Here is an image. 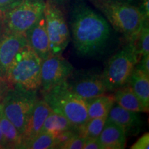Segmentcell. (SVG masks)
Instances as JSON below:
<instances>
[{
  "instance_id": "1",
  "label": "cell",
  "mask_w": 149,
  "mask_h": 149,
  "mask_svg": "<svg viewBox=\"0 0 149 149\" xmlns=\"http://www.w3.org/2000/svg\"><path fill=\"white\" fill-rule=\"evenodd\" d=\"M70 26L74 48L81 57L98 58L105 55L113 44L109 23L84 0L72 3Z\"/></svg>"
},
{
  "instance_id": "2",
  "label": "cell",
  "mask_w": 149,
  "mask_h": 149,
  "mask_svg": "<svg viewBox=\"0 0 149 149\" xmlns=\"http://www.w3.org/2000/svg\"><path fill=\"white\" fill-rule=\"evenodd\" d=\"M105 16L117 32L135 42L147 19L137 6L117 0H87Z\"/></svg>"
},
{
  "instance_id": "3",
  "label": "cell",
  "mask_w": 149,
  "mask_h": 149,
  "mask_svg": "<svg viewBox=\"0 0 149 149\" xmlns=\"http://www.w3.org/2000/svg\"><path fill=\"white\" fill-rule=\"evenodd\" d=\"M127 43L111 56L102 72V77L107 93L128 84L132 72L140 59L135 42Z\"/></svg>"
},
{
  "instance_id": "4",
  "label": "cell",
  "mask_w": 149,
  "mask_h": 149,
  "mask_svg": "<svg viewBox=\"0 0 149 149\" xmlns=\"http://www.w3.org/2000/svg\"><path fill=\"white\" fill-rule=\"evenodd\" d=\"M37 91L29 90L19 85H8L1 104L6 117L22 136L38 100Z\"/></svg>"
},
{
  "instance_id": "5",
  "label": "cell",
  "mask_w": 149,
  "mask_h": 149,
  "mask_svg": "<svg viewBox=\"0 0 149 149\" xmlns=\"http://www.w3.org/2000/svg\"><path fill=\"white\" fill-rule=\"evenodd\" d=\"M42 94L52 111L64 116L77 128L88 120L86 101L72 93L65 82Z\"/></svg>"
},
{
  "instance_id": "6",
  "label": "cell",
  "mask_w": 149,
  "mask_h": 149,
  "mask_svg": "<svg viewBox=\"0 0 149 149\" xmlns=\"http://www.w3.org/2000/svg\"><path fill=\"white\" fill-rule=\"evenodd\" d=\"M42 59L26 45L17 54L9 66L4 81L8 85H19L29 90L41 87Z\"/></svg>"
},
{
  "instance_id": "7",
  "label": "cell",
  "mask_w": 149,
  "mask_h": 149,
  "mask_svg": "<svg viewBox=\"0 0 149 149\" xmlns=\"http://www.w3.org/2000/svg\"><path fill=\"white\" fill-rule=\"evenodd\" d=\"M44 0H21L3 12L5 31L25 34L44 15Z\"/></svg>"
},
{
  "instance_id": "8",
  "label": "cell",
  "mask_w": 149,
  "mask_h": 149,
  "mask_svg": "<svg viewBox=\"0 0 149 149\" xmlns=\"http://www.w3.org/2000/svg\"><path fill=\"white\" fill-rule=\"evenodd\" d=\"M44 15L51 55H62L70 39L69 29L64 15L58 5L51 0H46Z\"/></svg>"
},
{
  "instance_id": "9",
  "label": "cell",
  "mask_w": 149,
  "mask_h": 149,
  "mask_svg": "<svg viewBox=\"0 0 149 149\" xmlns=\"http://www.w3.org/2000/svg\"><path fill=\"white\" fill-rule=\"evenodd\" d=\"M65 83L72 93L86 101L107 93L102 74L96 70L74 69Z\"/></svg>"
},
{
  "instance_id": "10",
  "label": "cell",
  "mask_w": 149,
  "mask_h": 149,
  "mask_svg": "<svg viewBox=\"0 0 149 149\" xmlns=\"http://www.w3.org/2000/svg\"><path fill=\"white\" fill-rule=\"evenodd\" d=\"M74 69L72 65L61 55H51L42 60L40 90L46 92L65 82Z\"/></svg>"
},
{
  "instance_id": "11",
  "label": "cell",
  "mask_w": 149,
  "mask_h": 149,
  "mask_svg": "<svg viewBox=\"0 0 149 149\" xmlns=\"http://www.w3.org/2000/svg\"><path fill=\"white\" fill-rule=\"evenodd\" d=\"M26 45L25 34L4 31L0 35V80L4 81L16 55Z\"/></svg>"
},
{
  "instance_id": "12",
  "label": "cell",
  "mask_w": 149,
  "mask_h": 149,
  "mask_svg": "<svg viewBox=\"0 0 149 149\" xmlns=\"http://www.w3.org/2000/svg\"><path fill=\"white\" fill-rule=\"evenodd\" d=\"M107 119L120 126L126 137L137 135L141 130L142 121L139 113L126 110L115 102L110 110Z\"/></svg>"
},
{
  "instance_id": "13",
  "label": "cell",
  "mask_w": 149,
  "mask_h": 149,
  "mask_svg": "<svg viewBox=\"0 0 149 149\" xmlns=\"http://www.w3.org/2000/svg\"><path fill=\"white\" fill-rule=\"evenodd\" d=\"M25 35L28 46L32 48L42 61L51 56L49 37L44 15L28 30Z\"/></svg>"
},
{
  "instance_id": "14",
  "label": "cell",
  "mask_w": 149,
  "mask_h": 149,
  "mask_svg": "<svg viewBox=\"0 0 149 149\" xmlns=\"http://www.w3.org/2000/svg\"><path fill=\"white\" fill-rule=\"evenodd\" d=\"M51 111L52 109L44 99L39 98L37 100L24 133L22 134V144L40 133L46 119Z\"/></svg>"
},
{
  "instance_id": "15",
  "label": "cell",
  "mask_w": 149,
  "mask_h": 149,
  "mask_svg": "<svg viewBox=\"0 0 149 149\" xmlns=\"http://www.w3.org/2000/svg\"><path fill=\"white\" fill-rule=\"evenodd\" d=\"M126 136L122 128L107 119L103 130L98 137L103 149H124L126 145Z\"/></svg>"
},
{
  "instance_id": "16",
  "label": "cell",
  "mask_w": 149,
  "mask_h": 149,
  "mask_svg": "<svg viewBox=\"0 0 149 149\" xmlns=\"http://www.w3.org/2000/svg\"><path fill=\"white\" fill-rule=\"evenodd\" d=\"M113 95L115 103L124 109L139 113L148 112L128 84L115 91Z\"/></svg>"
},
{
  "instance_id": "17",
  "label": "cell",
  "mask_w": 149,
  "mask_h": 149,
  "mask_svg": "<svg viewBox=\"0 0 149 149\" xmlns=\"http://www.w3.org/2000/svg\"><path fill=\"white\" fill-rule=\"evenodd\" d=\"M128 84L138 97L145 109L149 108V74L135 68Z\"/></svg>"
},
{
  "instance_id": "18",
  "label": "cell",
  "mask_w": 149,
  "mask_h": 149,
  "mask_svg": "<svg viewBox=\"0 0 149 149\" xmlns=\"http://www.w3.org/2000/svg\"><path fill=\"white\" fill-rule=\"evenodd\" d=\"M113 94H105L87 100L88 120L102 117H108L110 110L115 104Z\"/></svg>"
},
{
  "instance_id": "19",
  "label": "cell",
  "mask_w": 149,
  "mask_h": 149,
  "mask_svg": "<svg viewBox=\"0 0 149 149\" xmlns=\"http://www.w3.org/2000/svg\"><path fill=\"white\" fill-rule=\"evenodd\" d=\"M0 124L6 143V148H19L22 142V135L15 126L6 117L0 102Z\"/></svg>"
},
{
  "instance_id": "20",
  "label": "cell",
  "mask_w": 149,
  "mask_h": 149,
  "mask_svg": "<svg viewBox=\"0 0 149 149\" xmlns=\"http://www.w3.org/2000/svg\"><path fill=\"white\" fill-rule=\"evenodd\" d=\"M77 128L68 119L52 111L44 123L40 132H46L57 136L67 130Z\"/></svg>"
},
{
  "instance_id": "21",
  "label": "cell",
  "mask_w": 149,
  "mask_h": 149,
  "mask_svg": "<svg viewBox=\"0 0 149 149\" xmlns=\"http://www.w3.org/2000/svg\"><path fill=\"white\" fill-rule=\"evenodd\" d=\"M57 148V140L55 135L46 132H40L20 146L22 149H52Z\"/></svg>"
},
{
  "instance_id": "22",
  "label": "cell",
  "mask_w": 149,
  "mask_h": 149,
  "mask_svg": "<svg viewBox=\"0 0 149 149\" xmlns=\"http://www.w3.org/2000/svg\"><path fill=\"white\" fill-rule=\"evenodd\" d=\"M107 120V116L89 119L83 125L77 128L79 135L85 138L98 137L103 130Z\"/></svg>"
},
{
  "instance_id": "23",
  "label": "cell",
  "mask_w": 149,
  "mask_h": 149,
  "mask_svg": "<svg viewBox=\"0 0 149 149\" xmlns=\"http://www.w3.org/2000/svg\"><path fill=\"white\" fill-rule=\"evenodd\" d=\"M137 51L140 57L149 55V26L148 19L143 24L138 37L135 40Z\"/></svg>"
},
{
  "instance_id": "24",
  "label": "cell",
  "mask_w": 149,
  "mask_h": 149,
  "mask_svg": "<svg viewBox=\"0 0 149 149\" xmlns=\"http://www.w3.org/2000/svg\"><path fill=\"white\" fill-rule=\"evenodd\" d=\"M86 138L79 135H76L64 144H61L57 148L60 149H83Z\"/></svg>"
},
{
  "instance_id": "25",
  "label": "cell",
  "mask_w": 149,
  "mask_h": 149,
  "mask_svg": "<svg viewBox=\"0 0 149 149\" xmlns=\"http://www.w3.org/2000/svg\"><path fill=\"white\" fill-rule=\"evenodd\" d=\"M131 149H148L149 148V134L144 133L137 139L135 144L130 147Z\"/></svg>"
},
{
  "instance_id": "26",
  "label": "cell",
  "mask_w": 149,
  "mask_h": 149,
  "mask_svg": "<svg viewBox=\"0 0 149 149\" xmlns=\"http://www.w3.org/2000/svg\"><path fill=\"white\" fill-rule=\"evenodd\" d=\"M83 149H103L98 137L86 138Z\"/></svg>"
},
{
  "instance_id": "27",
  "label": "cell",
  "mask_w": 149,
  "mask_h": 149,
  "mask_svg": "<svg viewBox=\"0 0 149 149\" xmlns=\"http://www.w3.org/2000/svg\"><path fill=\"white\" fill-rule=\"evenodd\" d=\"M135 68L149 74V55L141 56Z\"/></svg>"
},
{
  "instance_id": "28",
  "label": "cell",
  "mask_w": 149,
  "mask_h": 149,
  "mask_svg": "<svg viewBox=\"0 0 149 149\" xmlns=\"http://www.w3.org/2000/svg\"><path fill=\"white\" fill-rule=\"evenodd\" d=\"M21 0H0V10L5 12L18 3Z\"/></svg>"
},
{
  "instance_id": "29",
  "label": "cell",
  "mask_w": 149,
  "mask_h": 149,
  "mask_svg": "<svg viewBox=\"0 0 149 149\" xmlns=\"http://www.w3.org/2000/svg\"><path fill=\"white\" fill-rule=\"evenodd\" d=\"M5 31L4 22H3V12L0 10V35Z\"/></svg>"
},
{
  "instance_id": "30",
  "label": "cell",
  "mask_w": 149,
  "mask_h": 149,
  "mask_svg": "<svg viewBox=\"0 0 149 149\" xmlns=\"http://www.w3.org/2000/svg\"><path fill=\"white\" fill-rule=\"evenodd\" d=\"M117 1L131 3V4L137 6H139V7L141 6V0H117Z\"/></svg>"
},
{
  "instance_id": "31",
  "label": "cell",
  "mask_w": 149,
  "mask_h": 149,
  "mask_svg": "<svg viewBox=\"0 0 149 149\" xmlns=\"http://www.w3.org/2000/svg\"><path fill=\"white\" fill-rule=\"evenodd\" d=\"M0 148H6V143L1 132V124H0Z\"/></svg>"
},
{
  "instance_id": "32",
  "label": "cell",
  "mask_w": 149,
  "mask_h": 149,
  "mask_svg": "<svg viewBox=\"0 0 149 149\" xmlns=\"http://www.w3.org/2000/svg\"><path fill=\"white\" fill-rule=\"evenodd\" d=\"M53 2L55 3L58 6H64L70 0H51Z\"/></svg>"
}]
</instances>
